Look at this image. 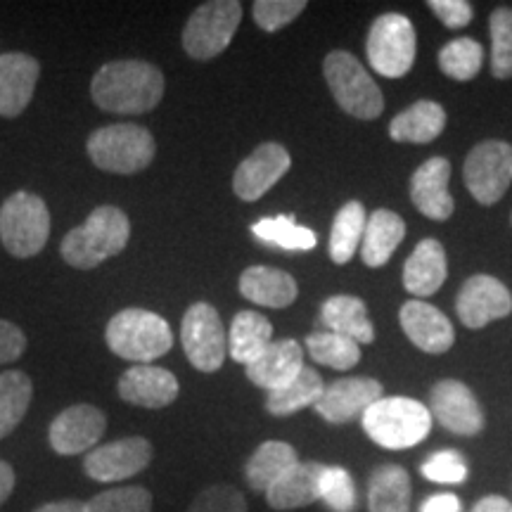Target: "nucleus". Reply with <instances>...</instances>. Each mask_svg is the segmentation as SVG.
I'll return each mask as SVG.
<instances>
[{
  "label": "nucleus",
  "mask_w": 512,
  "mask_h": 512,
  "mask_svg": "<svg viewBox=\"0 0 512 512\" xmlns=\"http://www.w3.org/2000/svg\"><path fill=\"white\" fill-rule=\"evenodd\" d=\"M27 351V337L17 325L0 320V366L3 363H15L19 356Z\"/></svg>",
  "instance_id": "45"
},
{
  "label": "nucleus",
  "mask_w": 512,
  "mask_h": 512,
  "mask_svg": "<svg viewBox=\"0 0 512 512\" xmlns=\"http://www.w3.org/2000/svg\"><path fill=\"white\" fill-rule=\"evenodd\" d=\"M422 477L437 484H463L467 479V463L458 451L432 453L420 467Z\"/></svg>",
  "instance_id": "43"
},
{
  "label": "nucleus",
  "mask_w": 512,
  "mask_h": 512,
  "mask_svg": "<svg viewBox=\"0 0 512 512\" xmlns=\"http://www.w3.org/2000/svg\"><path fill=\"white\" fill-rule=\"evenodd\" d=\"M491 72L496 79L512 76V10L498 8L491 12Z\"/></svg>",
  "instance_id": "38"
},
{
  "label": "nucleus",
  "mask_w": 512,
  "mask_h": 512,
  "mask_svg": "<svg viewBox=\"0 0 512 512\" xmlns=\"http://www.w3.org/2000/svg\"><path fill=\"white\" fill-rule=\"evenodd\" d=\"M306 10L304 0H256L252 15L259 29L278 31Z\"/></svg>",
  "instance_id": "41"
},
{
  "label": "nucleus",
  "mask_w": 512,
  "mask_h": 512,
  "mask_svg": "<svg viewBox=\"0 0 512 512\" xmlns=\"http://www.w3.org/2000/svg\"><path fill=\"white\" fill-rule=\"evenodd\" d=\"M382 384L373 377H342L325 387L313 411L330 425H347L382 399Z\"/></svg>",
  "instance_id": "16"
},
{
  "label": "nucleus",
  "mask_w": 512,
  "mask_h": 512,
  "mask_svg": "<svg viewBox=\"0 0 512 512\" xmlns=\"http://www.w3.org/2000/svg\"><path fill=\"white\" fill-rule=\"evenodd\" d=\"M320 320L328 332H337L354 339L356 344H370L375 339L373 320L368 316L366 302L351 294H335L320 309Z\"/></svg>",
  "instance_id": "26"
},
{
  "label": "nucleus",
  "mask_w": 512,
  "mask_h": 512,
  "mask_svg": "<svg viewBox=\"0 0 512 512\" xmlns=\"http://www.w3.org/2000/svg\"><path fill=\"white\" fill-rule=\"evenodd\" d=\"M451 164L444 157H432L418 166L411 178V200L427 219L446 221L453 214V197L448 192Z\"/></svg>",
  "instance_id": "21"
},
{
  "label": "nucleus",
  "mask_w": 512,
  "mask_h": 512,
  "mask_svg": "<svg viewBox=\"0 0 512 512\" xmlns=\"http://www.w3.org/2000/svg\"><path fill=\"white\" fill-rule=\"evenodd\" d=\"M119 396L131 406L150 408V411H159V408L171 406L178 399V380L174 373L166 368L157 366H133L119 377Z\"/></svg>",
  "instance_id": "19"
},
{
  "label": "nucleus",
  "mask_w": 512,
  "mask_h": 512,
  "mask_svg": "<svg viewBox=\"0 0 512 512\" xmlns=\"http://www.w3.org/2000/svg\"><path fill=\"white\" fill-rule=\"evenodd\" d=\"M366 207L358 200H351L337 211L335 223L330 230V259L335 264H349L361 247L363 233H366Z\"/></svg>",
  "instance_id": "33"
},
{
  "label": "nucleus",
  "mask_w": 512,
  "mask_h": 512,
  "mask_svg": "<svg viewBox=\"0 0 512 512\" xmlns=\"http://www.w3.org/2000/svg\"><path fill=\"white\" fill-rule=\"evenodd\" d=\"M430 413L444 430L458 437H477L484 430V411L467 384L441 380L430 394Z\"/></svg>",
  "instance_id": "13"
},
{
  "label": "nucleus",
  "mask_w": 512,
  "mask_h": 512,
  "mask_svg": "<svg viewBox=\"0 0 512 512\" xmlns=\"http://www.w3.org/2000/svg\"><path fill=\"white\" fill-rule=\"evenodd\" d=\"M181 342L192 366L200 373H216L228 354L226 328L219 311L207 302L192 304L183 316Z\"/></svg>",
  "instance_id": "11"
},
{
  "label": "nucleus",
  "mask_w": 512,
  "mask_h": 512,
  "mask_svg": "<svg viewBox=\"0 0 512 512\" xmlns=\"http://www.w3.org/2000/svg\"><path fill=\"white\" fill-rule=\"evenodd\" d=\"M86 512H152V494L145 486H119L86 501Z\"/></svg>",
  "instance_id": "39"
},
{
  "label": "nucleus",
  "mask_w": 512,
  "mask_h": 512,
  "mask_svg": "<svg viewBox=\"0 0 512 512\" xmlns=\"http://www.w3.org/2000/svg\"><path fill=\"white\" fill-rule=\"evenodd\" d=\"M323 392V377H320L313 368L304 366L302 373L294 377V380L283 384L280 389L268 392L266 411L275 415V418H287V415H294L304 411V408L316 406Z\"/></svg>",
  "instance_id": "32"
},
{
  "label": "nucleus",
  "mask_w": 512,
  "mask_h": 512,
  "mask_svg": "<svg viewBox=\"0 0 512 512\" xmlns=\"http://www.w3.org/2000/svg\"><path fill=\"white\" fill-rule=\"evenodd\" d=\"M302 368L304 349L297 339H278L256 361L245 366L249 382H254L261 389H268V392L294 380L302 373Z\"/></svg>",
  "instance_id": "22"
},
{
  "label": "nucleus",
  "mask_w": 512,
  "mask_h": 512,
  "mask_svg": "<svg viewBox=\"0 0 512 512\" xmlns=\"http://www.w3.org/2000/svg\"><path fill=\"white\" fill-rule=\"evenodd\" d=\"M152 458H155V451L145 437H124L88 451L83 470L93 482L114 484L136 477L152 463Z\"/></svg>",
  "instance_id": "12"
},
{
  "label": "nucleus",
  "mask_w": 512,
  "mask_h": 512,
  "mask_svg": "<svg viewBox=\"0 0 512 512\" xmlns=\"http://www.w3.org/2000/svg\"><path fill=\"white\" fill-rule=\"evenodd\" d=\"M411 475L401 465H380L368 482V512H411Z\"/></svg>",
  "instance_id": "31"
},
{
  "label": "nucleus",
  "mask_w": 512,
  "mask_h": 512,
  "mask_svg": "<svg viewBox=\"0 0 512 512\" xmlns=\"http://www.w3.org/2000/svg\"><path fill=\"white\" fill-rule=\"evenodd\" d=\"M34 512H86V503L76 501V498H67V501L43 503L41 508H36Z\"/></svg>",
  "instance_id": "49"
},
{
  "label": "nucleus",
  "mask_w": 512,
  "mask_h": 512,
  "mask_svg": "<svg viewBox=\"0 0 512 512\" xmlns=\"http://www.w3.org/2000/svg\"><path fill=\"white\" fill-rule=\"evenodd\" d=\"M323 74L328 81L332 98L351 117L370 121L384 110V95L373 76L361 67L356 55L347 50H332L323 62Z\"/></svg>",
  "instance_id": "6"
},
{
  "label": "nucleus",
  "mask_w": 512,
  "mask_h": 512,
  "mask_svg": "<svg viewBox=\"0 0 512 512\" xmlns=\"http://www.w3.org/2000/svg\"><path fill=\"white\" fill-rule=\"evenodd\" d=\"M415 29L411 19L399 12L377 17L370 27L366 53L370 67L387 79H401L415 62Z\"/></svg>",
  "instance_id": "9"
},
{
  "label": "nucleus",
  "mask_w": 512,
  "mask_h": 512,
  "mask_svg": "<svg viewBox=\"0 0 512 512\" xmlns=\"http://www.w3.org/2000/svg\"><path fill=\"white\" fill-rule=\"evenodd\" d=\"M128 238H131L128 216L119 207L102 204L88 216L83 226L64 235L60 254L69 266L79 268V271H91L110 256L124 252Z\"/></svg>",
  "instance_id": "2"
},
{
  "label": "nucleus",
  "mask_w": 512,
  "mask_h": 512,
  "mask_svg": "<svg viewBox=\"0 0 512 512\" xmlns=\"http://www.w3.org/2000/svg\"><path fill=\"white\" fill-rule=\"evenodd\" d=\"M320 501L332 512L356 510V486L349 470L339 465H325L323 477H320Z\"/></svg>",
  "instance_id": "40"
},
{
  "label": "nucleus",
  "mask_w": 512,
  "mask_h": 512,
  "mask_svg": "<svg viewBox=\"0 0 512 512\" xmlns=\"http://www.w3.org/2000/svg\"><path fill=\"white\" fill-rule=\"evenodd\" d=\"M484 64V48L479 46L475 38H456L448 41L439 53L441 72L456 81L475 79Z\"/></svg>",
  "instance_id": "37"
},
{
  "label": "nucleus",
  "mask_w": 512,
  "mask_h": 512,
  "mask_svg": "<svg viewBox=\"0 0 512 512\" xmlns=\"http://www.w3.org/2000/svg\"><path fill=\"white\" fill-rule=\"evenodd\" d=\"M50 238V211L31 192H15L0 207V240L17 259L43 252Z\"/></svg>",
  "instance_id": "7"
},
{
  "label": "nucleus",
  "mask_w": 512,
  "mask_h": 512,
  "mask_svg": "<svg viewBox=\"0 0 512 512\" xmlns=\"http://www.w3.org/2000/svg\"><path fill=\"white\" fill-rule=\"evenodd\" d=\"M306 351L320 366L349 370L361 361V344L337 332H313L306 337Z\"/></svg>",
  "instance_id": "36"
},
{
  "label": "nucleus",
  "mask_w": 512,
  "mask_h": 512,
  "mask_svg": "<svg viewBox=\"0 0 512 512\" xmlns=\"http://www.w3.org/2000/svg\"><path fill=\"white\" fill-rule=\"evenodd\" d=\"M31 396H34V384L27 373L8 370L0 375V439L17 430L29 411Z\"/></svg>",
  "instance_id": "34"
},
{
  "label": "nucleus",
  "mask_w": 512,
  "mask_h": 512,
  "mask_svg": "<svg viewBox=\"0 0 512 512\" xmlns=\"http://www.w3.org/2000/svg\"><path fill=\"white\" fill-rule=\"evenodd\" d=\"M363 430L387 451H406L427 439L432 430L430 408L408 396H382L363 413Z\"/></svg>",
  "instance_id": "3"
},
{
  "label": "nucleus",
  "mask_w": 512,
  "mask_h": 512,
  "mask_svg": "<svg viewBox=\"0 0 512 512\" xmlns=\"http://www.w3.org/2000/svg\"><path fill=\"white\" fill-rule=\"evenodd\" d=\"M470 512H512V503L503 496H484L472 505Z\"/></svg>",
  "instance_id": "48"
},
{
  "label": "nucleus",
  "mask_w": 512,
  "mask_h": 512,
  "mask_svg": "<svg viewBox=\"0 0 512 512\" xmlns=\"http://www.w3.org/2000/svg\"><path fill=\"white\" fill-rule=\"evenodd\" d=\"M240 294L266 309H287L297 299L299 287L290 273L271 266H252L240 275Z\"/></svg>",
  "instance_id": "24"
},
{
  "label": "nucleus",
  "mask_w": 512,
  "mask_h": 512,
  "mask_svg": "<svg viewBox=\"0 0 512 512\" xmlns=\"http://www.w3.org/2000/svg\"><path fill=\"white\" fill-rule=\"evenodd\" d=\"M15 484H17V477H15V470H12V465L5 463V460H0V505L12 496Z\"/></svg>",
  "instance_id": "47"
},
{
  "label": "nucleus",
  "mask_w": 512,
  "mask_h": 512,
  "mask_svg": "<svg viewBox=\"0 0 512 512\" xmlns=\"http://www.w3.org/2000/svg\"><path fill=\"white\" fill-rule=\"evenodd\" d=\"M107 347L124 361L150 366L155 358L169 354L174 347V332L157 313L145 309H124L107 323Z\"/></svg>",
  "instance_id": "4"
},
{
  "label": "nucleus",
  "mask_w": 512,
  "mask_h": 512,
  "mask_svg": "<svg viewBox=\"0 0 512 512\" xmlns=\"http://www.w3.org/2000/svg\"><path fill=\"white\" fill-rule=\"evenodd\" d=\"M41 64L27 53L0 55V117H19L34 98Z\"/></svg>",
  "instance_id": "20"
},
{
  "label": "nucleus",
  "mask_w": 512,
  "mask_h": 512,
  "mask_svg": "<svg viewBox=\"0 0 512 512\" xmlns=\"http://www.w3.org/2000/svg\"><path fill=\"white\" fill-rule=\"evenodd\" d=\"M456 311L460 323L470 330H479L491 320H501L512 313V294L494 275H472L460 287Z\"/></svg>",
  "instance_id": "14"
},
{
  "label": "nucleus",
  "mask_w": 512,
  "mask_h": 512,
  "mask_svg": "<svg viewBox=\"0 0 512 512\" xmlns=\"http://www.w3.org/2000/svg\"><path fill=\"white\" fill-rule=\"evenodd\" d=\"M420 512H463V501L456 494H434L422 501Z\"/></svg>",
  "instance_id": "46"
},
{
  "label": "nucleus",
  "mask_w": 512,
  "mask_h": 512,
  "mask_svg": "<svg viewBox=\"0 0 512 512\" xmlns=\"http://www.w3.org/2000/svg\"><path fill=\"white\" fill-rule=\"evenodd\" d=\"M446 126V112L439 102L418 100L415 105L403 110L389 124V136L396 143L427 145L441 136Z\"/></svg>",
  "instance_id": "27"
},
{
  "label": "nucleus",
  "mask_w": 512,
  "mask_h": 512,
  "mask_svg": "<svg viewBox=\"0 0 512 512\" xmlns=\"http://www.w3.org/2000/svg\"><path fill=\"white\" fill-rule=\"evenodd\" d=\"M399 320L406 337L425 354H444L456 342L451 320L432 304L411 299L401 306Z\"/></svg>",
  "instance_id": "18"
},
{
  "label": "nucleus",
  "mask_w": 512,
  "mask_h": 512,
  "mask_svg": "<svg viewBox=\"0 0 512 512\" xmlns=\"http://www.w3.org/2000/svg\"><path fill=\"white\" fill-rule=\"evenodd\" d=\"M88 157L107 174L131 176L147 169L155 159V138L145 126L112 124L93 131L86 143Z\"/></svg>",
  "instance_id": "5"
},
{
  "label": "nucleus",
  "mask_w": 512,
  "mask_h": 512,
  "mask_svg": "<svg viewBox=\"0 0 512 512\" xmlns=\"http://www.w3.org/2000/svg\"><path fill=\"white\" fill-rule=\"evenodd\" d=\"M273 344V325L264 313L240 311L228 332V354L235 363L249 366Z\"/></svg>",
  "instance_id": "28"
},
{
  "label": "nucleus",
  "mask_w": 512,
  "mask_h": 512,
  "mask_svg": "<svg viewBox=\"0 0 512 512\" xmlns=\"http://www.w3.org/2000/svg\"><path fill=\"white\" fill-rule=\"evenodd\" d=\"M292 166L290 152L278 143H264L240 162L233 176V190L240 200L256 202L283 178Z\"/></svg>",
  "instance_id": "17"
},
{
  "label": "nucleus",
  "mask_w": 512,
  "mask_h": 512,
  "mask_svg": "<svg viewBox=\"0 0 512 512\" xmlns=\"http://www.w3.org/2000/svg\"><path fill=\"white\" fill-rule=\"evenodd\" d=\"M448 273L446 252L439 240H422L403 266V287L418 297H430L444 285Z\"/></svg>",
  "instance_id": "25"
},
{
  "label": "nucleus",
  "mask_w": 512,
  "mask_h": 512,
  "mask_svg": "<svg viewBox=\"0 0 512 512\" xmlns=\"http://www.w3.org/2000/svg\"><path fill=\"white\" fill-rule=\"evenodd\" d=\"M252 233L256 240L285 249V252H309L318 242L316 233L311 228L294 223L292 216H273V219L256 221Z\"/></svg>",
  "instance_id": "35"
},
{
  "label": "nucleus",
  "mask_w": 512,
  "mask_h": 512,
  "mask_svg": "<svg viewBox=\"0 0 512 512\" xmlns=\"http://www.w3.org/2000/svg\"><path fill=\"white\" fill-rule=\"evenodd\" d=\"M325 465L320 463H302L299 460L292 470L266 491V501L273 510H297L320 501V477H323Z\"/></svg>",
  "instance_id": "23"
},
{
  "label": "nucleus",
  "mask_w": 512,
  "mask_h": 512,
  "mask_svg": "<svg viewBox=\"0 0 512 512\" xmlns=\"http://www.w3.org/2000/svg\"><path fill=\"white\" fill-rule=\"evenodd\" d=\"M406 235V223L399 214L389 209H377L366 223V233L361 242L363 264L370 268H380L392 259L396 247L401 245Z\"/></svg>",
  "instance_id": "30"
},
{
  "label": "nucleus",
  "mask_w": 512,
  "mask_h": 512,
  "mask_svg": "<svg viewBox=\"0 0 512 512\" xmlns=\"http://www.w3.org/2000/svg\"><path fill=\"white\" fill-rule=\"evenodd\" d=\"M107 430V418L100 408L88 403L64 408L50 425L48 439L55 453L60 456H79V453L93 451Z\"/></svg>",
  "instance_id": "15"
},
{
  "label": "nucleus",
  "mask_w": 512,
  "mask_h": 512,
  "mask_svg": "<svg viewBox=\"0 0 512 512\" xmlns=\"http://www.w3.org/2000/svg\"><path fill=\"white\" fill-rule=\"evenodd\" d=\"M93 102L102 112L145 114L164 98V74L143 60L107 62L91 83Z\"/></svg>",
  "instance_id": "1"
},
{
  "label": "nucleus",
  "mask_w": 512,
  "mask_h": 512,
  "mask_svg": "<svg viewBox=\"0 0 512 512\" xmlns=\"http://www.w3.org/2000/svg\"><path fill=\"white\" fill-rule=\"evenodd\" d=\"M427 8L448 29H463L472 22V5L467 0H430Z\"/></svg>",
  "instance_id": "44"
},
{
  "label": "nucleus",
  "mask_w": 512,
  "mask_h": 512,
  "mask_svg": "<svg viewBox=\"0 0 512 512\" xmlns=\"http://www.w3.org/2000/svg\"><path fill=\"white\" fill-rule=\"evenodd\" d=\"M463 178L479 204H496L512 183V145L505 140H484L472 147L465 159Z\"/></svg>",
  "instance_id": "10"
},
{
  "label": "nucleus",
  "mask_w": 512,
  "mask_h": 512,
  "mask_svg": "<svg viewBox=\"0 0 512 512\" xmlns=\"http://www.w3.org/2000/svg\"><path fill=\"white\" fill-rule=\"evenodd\" d=\"M188 512H247V501L235 486L214 484L197 494Z\"/></svg>",
  "instance_id": "42"
},
{
  "label": "nucleus",
  "mask_w": 512,
  "mask_h": 512,
  "mask_svg": "<svg viewBox=\"0 0 512 512\" xmlns=\"http://www.w3.org/2000/svg\"><path fill=\"white\" fill-rule=\"evenodd\" d=\"M299 463L294 446L285 441H264L245 463V479L256 494H266L271 486Z\"/></svg>",
  "instance_id": "29"
},
{
  "label": "nucleus",
  "mask_w": 512,
  "mask_h": 512,
  "mask_svg": "<svg viewBox=\"0 0 512 512\" xmlns=\"http://www.w3.org/2000/svg\"><path fill=\"white\" fill-rule=\"evenodd\" d=\"M242 22L238 0H211L192 12L183 29V48L192 60H214L230 46Z\"/></svg>",
  "instance_id": "8"
}]
</instances>
